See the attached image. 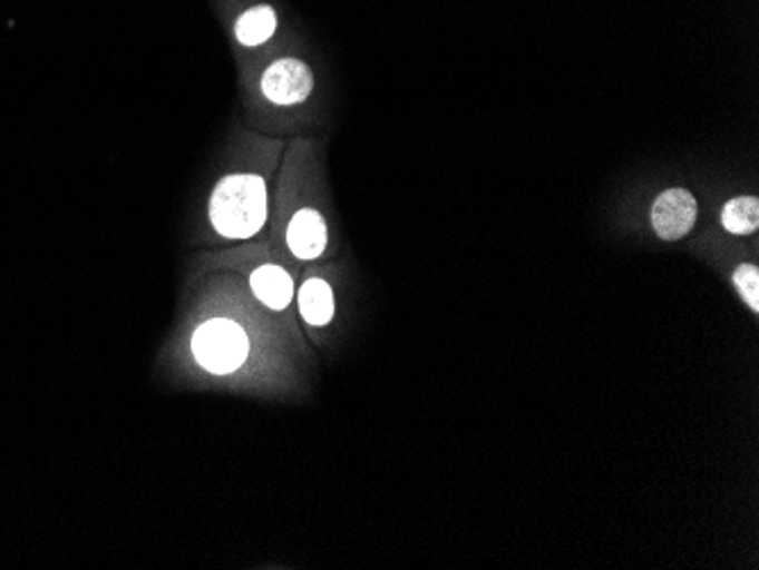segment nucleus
I'll return each instance as SVG.
<instances>
[{
	"mask_svg": "<svg viewBox=\"0 0 759 570\" xmlns=\"http://www.w3.org/2000/svg\"><path fill=\"white\" fill-rule=\"evenodd\" d=\"M253 296L271 312H284L296 296L294 277L278 264H260L251 277Z\"/></svg>",
	"mask_w": 759,
	"mask_h": 570,
	"instance_id": "obj_6",
	"label": "nucleus"
},
{
	"mask_svg": "<svg viewBox=\"0 0 759 570\" xmlns=\"http://www.w3.org/2000/svg\"><path fill=\"white\" fill-rule=\"evenodd\" d=\"M732 284L741 301L752 314H759V268L752 262H743L732 273Z\"/></svg>",
	"mask_w": 759,
	"mask_h": 570,
	"instance_id": "obj_10",
	"label": "nucleus"
},
{
	"mask_svg": "<svg viewBox=\"0 0 759 570\" xmlns=\"http://www.w3.org/2000/svg\"><path fill=\"white\" fill-rule=\"evenodd\" d=\"M278 26H280V19H278L275 8L269 3H257L237 17L235 39L244 48H257L275 37Z\"/></svg>",
	"mask_w": 759,
	"mask_h": 570,
	"instance_id": "obj_8",
	"label": "nucleus"
},
{
	"mask_svg": "<svg viewBox=\"0 0 759 570\" xmlns=\"http://www.w3.org/2000/svg\"><path fill=\"white\" fill-rule=\"evenodd\" d=\"M196 362L212 375H230L240 371L251 355L246 330L232 318H210L196 327L192 336Z\"/></svg>",
	"mask_w": 759,
	"mask_h": 570,
	"instance_id": "obj_2",
	"label": "nucleus"
},
{
	"mask_svg": "<svg viewBox=\"0 0 759 570\" xmlns=\"http://www.w3.org/2000/svg\"><path fill=\"white\" fill-rule=\"evenodd\" d=\"M296 296L299 312L308 325L312 327L330 325V321L334 318V294L323 277H308L301 284Z\"/></svg>",
	"mask_w": 759,
	"mask_h": 570,
	"instance_id": "obj_7",
	"label": "nucleus"
},
{
	"mask_svg": "<svg viewBox=\"0 0 759 570\" xmlns=\"http://www.w3.org/2000/svg\"><path fill=\"white\" fill-rule=\"evenodd\" d=\"M721 225L732 237H750L759 230L757 196H734L721 207Z\"/></svg>",
	"mask_w": 759,
	"mask_h": 570,
	"instance_id": "obj_9",
	"label": "nucleus"
},
{
	"mask_svg": "<svg viewBox=\"0 0 759 570\" xmlns=\"http://www.w3.org/2000/svg\"><path fill=\"white\" fill-rule=\"evenodd\" d=\"M698 220V200L684 187L664 189L651 205L653 233L662 242H680L691 235Z\"/></svg>",
	"mask_w": 759,
	"mask_h": 570,
	"instance_id": "obj_4",
	"label": "nucleus"
},
{
	"mask_svg": "<svg viewBox=\"0 0 759 570\" xmlns=\"http://www.w3.org/2000/svg\"><path fill=\"white\" fill-rule=\"evenodd\" d=\"M330 230L325 216L314 205H303L286 220L284 244L296 259L314 262L328 248Z\"/></svg>",
	"mask_w": 759,
	"mask_h": 570,
	"instance_id": "obj_5",
	"label": "nucleus"
},
{
	"mask_svg": "<svg viewBox=\"0 0 759 570\" xmlns=\"http://www.w3.org/2000/svg\"><path fill=\"white\" fill-rule=\"evenodd\" d=\"M269 220V185L255 170H240L216 183L210 196V223L230 242H246L262 233Z\"/></svg>",
	"mask_w": 759,
	"mask_h": 570,
	"instance_id": "obj_1",
	"label": "nucleus"
},
{
	"mask_svg": "<svg viewBox=\"0 0 759 570\" xmlns=\"http://www.w3.org/2000/svg\"><path fill=\"white\" fill-rule=\"evenodd\" d=\"M262 96L278 107H294L314 94V71L301 57H280L260 78Z\"/></svg>",
	"mask_w": 759,
	"mask_h": 570,
	"instance_id": "obj_3",
	"label": "nucleus"
}]
</instances>
